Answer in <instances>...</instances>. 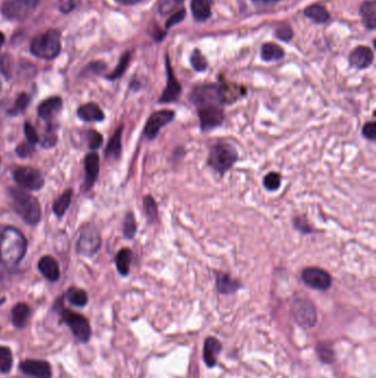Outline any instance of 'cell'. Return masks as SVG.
Wrapping results in <instances>:
<instances>
[{
	"label": "cell",
	"mask_w": 376,
	"mask_h": 378,
	"mask_svg": "<svg viewBox=\"0 0 376 378\" xmlns=\"http://www.w3.org/2000/svg\"><path fill=\"white\" fill-rule=\"evenodd\" d=\"M246 94V86L221 81L219 83H204L194 86L189 96V100L196 107L209 104L223 107L235 103Z\"/></svg>",
	"instance_id": "1"
},
{
	"label": "cell",
	"mask_w": 376,
	"mask_h": 378,
	"mask_svg": "<svg viewBox=\"0 0 376 378\" xmlns=\"http://www.w3.org/2000/svg\"><path fill=\"white\" fill-rule=\"evenodd\" d=\"M27 246L24 233L13 227H5L0 233V261L6 267H16L26 256Z\"/></svg>",
	"instance_id": "2"
},
{
	"label": "cell",
	"mask_w": 376,
	"mask_h": 378,
	"mask_svg": "<svg viewBox=\"0 0 376 378\" xmlns=\"http://www.w3.org/2000/svg\"><path fill=\"white\" fill-rule=\"evenodd\" d=\"M9 196L13 202V209L27 223L38 225L41 219V206L34 196L26 189L11 188Z\"/></svg>",
	"instance_id": "3"
},
{
	"label": "cell",
	"mask_w": 376,
	"mask_h": 378,
	"mask_svg": "<svg viewBox=\"0 0 376 378\" xmlns=\"http://www.w3.org/2000/svg\"><path fill=\"white\" fill-rule=\"evenodd\" d=\"M61 34L57 29H49L34 37L30 44V51L34 57L43 60L57 58L61 52Z\"/></svg>",
	"instance_id": "4"
},
{
	"label": "cell",
	"mask_w": 376,
	"mask_h": 378,
	"mask_svg": "<svg viewBox=\"0 0 376 378\" xmlns=\"http://www.w3.org/2000/svg\"><path fill=\"white\" fill-rule=\"evenodd\" d=\"M239 159L236 148L229 143L219 142L214 144L208 157V165L221 176L232 169Z\"/></svg>",
	"instance_id": "5"
},
{
	"label": "cell",
	"mask_w": 376,
	"mask_h": 378,
	"mask_svg": "<svg viewBox=\"0 0 376 378\" xmlns=\"http://www.w3.org/2000/svg\"><path fill=\"white\" fill-rule=\"evenodd\" d=\"M40 3L41 0H5L1 13L9 20H25L32 16Z\"/></svg>",
	"instance_id": "6"
},
{
	"label": "cell",
	"mask_w": 376,
	"mask_h": 378,
	"mask_svg": "<svg viewBox=\"0 0 376 378\" xmlns=\"http://www.w3.org/2000/svg\"><path fill=\"white\" fill-rule=\"evenodd\" d=\"M60 313L63 323L70 327L74 337L81 342H88L90 337V327L86 316L65 308H61Z\"/></svg>",
	"instance_id": "7"
},
{
	"label": "cell",
	"mask_w": 376,
	"mask_h": 378,
	"mask_svg": "<svg viewBox=\"0 0 376 378\" xmlns=\"http://www.w3.org/2000/svg\"><path fill=\"white\" fill-rule=\"evenodd\" d=\"M291 315L295 322L302 327H314L317 323V310L311 301L297 299L291 306Z\"/></svg>",
	"instance_id": "8"
},
{
	"label": "cell",
	"mask_w": 376,
	"mask_h": 378,
	"mask_svg": "<svg viewBox=\"0 0 376 378\" xmlns=\"http://www.w3.org/2000/svg\"><path fill=\"white\" fill-rule=\"evenodd\" d=\"M101 248V235L93 225H86L81 229L76 250L84 256H92Z\"/></svg>",
	"instance_id": "9"
},
{
	"label": "cell",
	"mask_w": 376,
	"mask_h": 378,
	"mask_svg": "<svg viewBox=\"0 0 376 378\" xmlns=\"http://www.w3.org/2000/svg\"><path fill=\"white\" fill-rule=\"evenodd\" d=\"M198 117L202 132H209L221 126L225 121V113L223 107L214 104L198 107Z\"/></svg>",
	"instance_id": "10"
},
{
	"label": "cell",
	"mask_w": 376,
	"mask_h": 378,
	"mask_svg": "<svg viewBox=\"0 0 376 378\" xmlns=\"http://www.w3.org/2000/svg\"><path fill=\"white\" fill-rule=\"evenodd\" d=\"M13 179L20 188L27 190H40L44 186L43 175L38 169L29 166H20L13 171Z\"/></svg>",
	"instance_id": "11"
},
{
	"label": "cell",
	"mask_w": 376,
	"mask_h": 378,
	"mask_svg": "<svg viewBox=\"0 0 376 378\" xmlns=\"http://www.w3.org/2000/svg\"><path fill=\"white\" fill-rule=\"evenodd\" d=\"M175 112L173 110H160L150 115L144 127V136L147 140H155L160 131L175 119Z\"/></svg>",
	"instance_id": "12"
},
{
	"label": "cell",
	"mask_w": 376,
	"mask_h": 378,
	"mask_svg": "<svg viewBox=\"0 0 376 378\" xmlns=\"http://www.w3.org/2000/svg\"><path fill=\"white\" fill-rule=\"evenodd\" d=\"M302 279L304 285L314 290L327 291L333 285V278L329 272L318 267H308L302 270Z\"/></svg>",
	"instance_id": "13"
},
{
	"label": "cell",
	"mask_w": 376,
	"mask_h": 378,
	"mask_svg": "<svg viewBox=\"0 0 376 378\" xmlns=\"http://www.w3.org/2000/svg\"><path fill=\"white\" fill-rule=\"evenodd\" d=\"M166 71H167V86L159 98V103H175L180 99L182 86L175 77V71L171 67L170 60L168 56H166Z\"/></svg>",
	"instance_id": "14"
},
{
	"label": "cell",
	"mask_w": 376,
	"mask_h": 378,
	"mask_svg": "<svg viewBox=\"0 0 376 378\" xmlns=\"http://www.w3.org/2000/svg\"><path fill=\"white\" fill-rule=\"evenodd\" d=\"M20 370L22 373L34 378H51V366L47 360H25L21 362Z\"/></svg>",
	"instance_id": "15"
},
{
	"label": "cell",
	"mask_w": 376,
	"mask_h": 378,
	"mask_svg": "<svg viewBox=\"0 0 376 378\" xmlns=\"http://www.w3.org/2000/svg\"><path fill=\"white\" fill-rule=\"evenodd\" d=\"M374 61V52L371 48L365 46H358L356 49H353L349 56V63L351 67L364 70L371 67Z\"/></svg>",
	"instance_id": "16"
},
{
	"label": "cell",
	"mask_w": 376,
	"mask_h": 378,
	"mask_svg": "<svg viewBox=\"0 0 376 378\" xmlns=\"http://www.w3.org/2000/svg\"><path fill=\"white\" fill-rule=\"evenodd\" d=\"M38 269H39L40 273L51 282H57L58 280L60 279V275H61L59 263L51 256H42L38 262Z\"/></svg>",
	"instance_id": "17"
},
{
	"label": "cell",
	"mask_w": 376,
	"mask_h": 378,
	"mask_svg": "<svg viewBox=\"0 0 376 378\" xmlns=\"http://www.w3.org/2000/svg\"><path fill=\"white\" fill-rule=\"evenodd\" d=\"M63 107V100L60 96H51L49 99L44 100L38 107V115L41 119H53V117L59 113Z\"/></svg>",
	"instance_id": "18"
},
{
	"label": "cell",
	"mask_w": 376,
	"mask_h": 378,
	"mask_svg": "<svg viewBox=\"0 0 376 378\" xmlns=\"http://www.w3.org/2000/svg\"><path fill=\"white\" fill-rule=\"evenodd\" d=\"M84 167H86V189L88 190L95 184L98 173H100V157L95 152H92L86 155V159H84Z\"/></svg>",
	"instance_id": "19"
},
{
	"label": "cell",
	"mask_w": 376,
	"mask_h": 378,
	"mask_svg": "<svg viewBox=\"0 0 376 378\" xmlns=\"http://www.w3.org/2000/svg\"><path fill=\"white\" fill-rule=\"evenodd\" d=\"M215 287H217V292L221 294H232L240 290L242 288L240 281L236 279H233L229 273L225 272H217V278H215Z\"/></svg>",
	"instance_id": "20"
},
{
	"label": "cell",
	"mask_w": 376,
	"mask_h": 378,
	"mask_svg": "<svg viewBox=\"0 0 376 378\" xmlns=\"http://www.w3.org/2000/svg\"><path fill=\"white\" fill-rule=\"evenodd\" d=\"M78 117L84 122H102L105 119L104 112L94 102H90L79 107Z\"/></svg>",
	"instance_id": "21"
},
{
	"label": "cell",
	"mask_w": 376,
	"mask_h": 378,
	"mask_svg": "<svg viewBox=\"0 0 376 378\" xmlns=\"http://www.w3.org/2000/svg\"><path fill=\"white\" fill-rule=\"evenodd\" d=\"M222 344L219 339L210 337L206 339L203 347V358L208 367H214L217 364V358L221 352Z\"/></svg>",
	"instance_id": "22"
},
{
	"label": "cell",
	"mask_w": 376,
	"mask_h": 378,
	"mask_svg": "<svg viewBox=\"0 0 376 378\" xmlns=\"http://www.w3.org/2000/svg\"><path fill=\"white\" fill-rule=\"evenodd\" d=\"M213 5L214 0H192L191 1V11H192L194 20L203 22V21L210 19Z\"/></svg>",
	"instance_id": "23"
},
{
	"label": "cell",
	"mask_w": 376,
	"mask_h": 378,
	"mask_svg": "<svg viewBox=\"0 0 376 378\" xmlns=\"http://www.w3.org/2000/svg\"><path fill=\"white\" fill-rule=\"evenodd\" d=\"M360 15L368 30L376 28V0H366L360 7Z\"/></svg>",
	"instance_id": "24"
},
{
	"label": "cell",
	"mask_w": 376,
	"mask_h": 378,
	"mask_svg": "<svg viewBox=\"0 0 376 378\" xmlns=\"http://www.w3.org/2000/svg\"><path fill=\"white\" fill-rule=\"evenodd\" d=\"M304 15L306 18L319 25L327 24L328 21L331 19L329 11L323 6L318 5V4L308 6L304 11Z\"/></svg>",
	"instance_id": "25"
},
{
	"label": "cell",
	"mask_w": 376,
	"mask_h": 378,
	"mask_svg": "<svg viewBox=\"0 0 376 378\" xmlns=\"http://www.w3.org/2000/svg\"><path fill=\"white\" fill-rule=\"evenodd\" d=\"M30 315H32V308H30V306L26 304H18L13 308V311H11V321H13L15 327L21 329V327H26Z\"/></svg>",
	"instance_id": "26"
},
{
	"label": "cell",
	"mask_w": 376,
	"mask_h": 378,
	"mask_svg": "<svg viewBox=\"0 0 376 378\" xmlns=\"http://www.w3.org/2000/svg\"><path fill=\"white\" fill-rule=\"evenodd\" d=\"M260 57L266 63L279 61L285 57V51L278 44H274V42H266L260 48Z\"/></svg>",
	"instance_id": "27"
},
{
	"label": "cell",
	"mask_w": 376,
	"mask_h": 378,
	"mask_svg": "<svg viewBox=\"0 0 376 378\" xmlns=\"http://www.w3.org/2000/svg\"><path fill=\"white\" fill-rule=\"evenodd\" d=\"M133 260V252L129 248H123L119 250V254L115 258V263H116L117 271L119 275L123 277H127L130 271V263Z\"/></svg>",
	"instance_id": "28"
},
{
	"label": "cell",
	"mask_w": 376,
	"mask_h": 378,
	"mask_svg": "<svg viewBox=\"0 0 376 378\" xmlns=\"http://www.w3.org/2000/svg\"><path fill=\"white\" fill-rule=\"evenodd\" d=\"M124 127L123 125L117 129L116 132L114 133L111 140H109V145L106 148V157L114 158L117 159L121 154V134H123Z\"/></svg>",
	"instance_id": "29"
},
{
	"label": "cell",
	"mask_w": 376,
	"mask_h": 378,
	"mask_svg": "<svg viewBox=\"0 0 376 378\" xmlns=\"http://www.w3.org/2000/svg\"><path fill=\"white\" fill-rule=\"evenodd\" d=\"M65 298L72 306H78V308L86 306L88 302V293L82 289L75 288V287L67 289Z\"/></svg>",
	"instance_id": "30"
},
{
	"label": "cell",
	"mask_w": 376,
	"mask_h": 378,
	"mask_svg": "<svg viewBox=\"0 0 376 378\" xmlns=\"http://www.w3.org/2000/svg\"><path fill=\"white\" fill-rule=\"evenodd\" d=\"M72 189H67L63 193L57 200H55V204H53V213L58 216V217L61 218L65 213L67 210L70 207L71 202H72Z\"/></svg>",
	"instance_id": "31"
},
{
	"label": "cell",
	"mask_w": 376,
	"mask_h": 378,
	"mask_svg": "<svg viewBox=\"0 0 376 378\" xmlns=\"http://www.w3.org/2000/svg\"><path fill=\"white\" fill-rule=\"evenodd\" d=\"M13 365V353L11 348L0 345V373L7 374Z\"/></svg>",
	"instance_id": "32"
},
{
	"label": "cell",
	"mask_w": 376,
	"mask_h": 378,
	"mask_svg": "<svg viewBox=\"0 0 376 378\" xmlns=\"http://www.w3.org/2000/svg\"><path fill=\"white\" fill-rule=\"evenodd\" d=\"M184 0H160L158 11L161 16H168L175 11H179Z\"/></svg>",
	"instance_id": "33"
},
{
	"label": "cell",
	"mask_w": 376,
	"mask_h": 378,
	"mask_svg": "<svg viewBox=\"0 0 376 378\" xmlns=\"http://www.w3.org/2000/svg\"><path fill=\"white\" fill-rule=\"evenodd\" d=\"M32 101V98L28 96L27 93H20L17 96L16 101L13 103V107L9 110V115L11 117H17V115H21L26 111L27 107H28L29 104Z\"/></svg>",
	"instance_id": "34"
},
{
	"label": "cell",
	"mask_w": 376,
	"mask_h": 378,
	"mask_svg": "<svg viewBox=\"0 0 376 378\" xmlns=\"http://www.w3.org/2000/svg\"><path fill=\"white\" fill-rule=\"evenodd\" d=\"M190 63L196 72H204L208 69V61L201 50L194 49L190 57Z\"/></svg>",
	"instance_id": "35"
},
{
	"label": "cell",
	"mask_w": 376,
	"mask_h": 378,
	"mask_svg": "<svg viewBox=\"0 0 376 378\" xmlns=\"http://www.w3.org/2000/svg\"><path fill=\"white\" fill-rule=\"evenodd\" d=\"M142 204H144L145 213L147 215L148 219L149 221H156L158 219V206L156 200L152 198V196L147 195L145 196L144 200H142Z\"/></svg>",
	"instance_id": "36"
},
{
	"label": "cell",
	"mask_w": 376,
	"mask_h": 378,
	"mask_svg": "<svg viewBox=\"0 0 376 378\" xmlns=\"http://www.w3.org/2000/svg\"><path fill=\"white\" fill-rule=\"evenodd\" d=\"M318 356L325 364H331L335 362V351L333 346L327 343H320L317 347Z\"/></svg>",
	"instance_id": "37"
},
{
	"label": "cell",
	"mask_w": 376,
	"mask_h": 378,
	"mask_svg": "<svg viewBox=\"0 0 376 378\" xmlns=\"http://www.w3.org/2000/svg\"><path fill=\"white\" fill-rule=\"evenodd\" d=\"M264 187H265L269 192H276L278 190L279 187L281 186V174L276 173V171H271L268 173L263 181Z\"/></svg>",
	"instance_id": "38"
},
{
	"label": "cell",
	"mask_w": 376,
	"mask_h": 378,
	"mask_svg": "<svg viewBox=\"0 0 376 378\" xmlns=\"http://www.w3.org/2000/svg\"><path fill=\"white\" fill-rule=\"evenodd\" d=\"M130 52H126L123 57L119 60V65H117L116 69L111 73V74L107 75V78L109 80H116V79L121 78V75L124 74L125 71H126L127 67H128L129 61H130Z\"/></svg>",
	"instance_id": "39"
},
{
	"label": "cell",
	"mask_w": 376,
	"mask_h": 378,
	"mask_svg": "<svg viewBox=\"0 0 376 378\" xmlns=\"http://www.w3.org/2000/svg\"><path fill=\"white\" fill-rule=\"evenodd\" d=\"M124 237L127 239H133L137 233V223L135 216L132 213H128L125 217L124 221Z\"/></svg>",
	"instance_id": "40"
},
{
	"label": "cell",
	"mask_w": 376,
	"mask_h": 378,
	"mask_svg": "<svg viewBox=\"0 0 376 378\" xmlns=\"http://www.w3.org/2000/svg\"><path fill=\"white\" fill-rule=\"evenodd\" d=\"M293 223H294L295 229L299 233H304V235H310V233H314V228L304 216H296Z\"/></svg>",
	"instance_id": "41"
},
{
	"label": "cell",
	"mask_w": 376,
	"mask_h": 378,
	"mask_svg": "<svg viewBox=\"0 0 376 378\" xmlns=\"http://www.w3.org/2000/svg\"><path fill=\"white\" fill-rule=\"evenodd\" d=\"M187 11L184 8H180L179 11H175V13H171V17L168 18L167 22H166L165 30H169L171 27L177 26V25L180 24L186 18Z\"/></svg>",
	"instance_id": "42"
},
{
	"label": "cell",
	"mask_w": 376,
	"mask_h": 378,
	"mask_svg": "<svg viewBox=\"0 0 376 378\" xmlns=\"http://www.w3.org/2000/svg\"><path fill=\"white\" fill-rule=\"evenodd\" d=\"M42 148H53L57 143V133L52 125H48L47 132L43 135V138L40 141Z\"/></svg>",
	"instance_id": "43"
},
{
	"label": "cell",
	"mask_w": 376,
	"mask_h": 378,
	"mask_svg": "<svg viewBox=\"0 0 376 378\" xmlns=\"http://www.w3.org/2000/svg\"><path fill=\"white\" fill-rule=\"evenodd\" d=\"M83 3H84V0H60V11L63 13H72V11H76L80 6H82Z\"/></svg>",
	"instance_id": "44"
},
{
	"label": "cell",
	"mask_w": 376,
	"mask_h": 378,
	"mask_svg": "<svg viewBox=\"0 0 376 378\" xmlns=\"http://www.w3.org/2000/svg\"><path fill=\"white\" fill-rule=\"evenodd\" d=\"M275 34L281 41L289 42L294 37V32L289 25H283L276 28Z\"/></svg>",
	"instance_id": "45"
},
{
	"label": "cell",
	"mask_w": 376,
	"mask_h": 378,
	"mask_svg": "<svg viewBox=\"0 0 376 378\" xmlns=\"http://www.w3.org/2000/svg\"><path fill=\"white\" fill-rule=\"evenodd\" d=\"M88 146H90V150H96L101 148L102 144H103V136H102L101 133L90 131L88 133Z\"/></svg>",
	"instance_id": "46"
},
{
	"label": "cell",
	"mask_w": 376,
	"mask_h": 378,
	"mask_svg": "<svg viewBox=\"0 0 376 378\" xmlns=\"http://www.w3.org/2000/svg\"><path fill=\"white\" fill-rule=\"evenodd\" d=\"M16 153L21 158L30 157L34 153V145L26 141V142L21 143L20 145L17 146Z\"/></svg>",
	"instance_id": "47"
},
{
	"label": "cell",
	"mask_w": 376,
	"mask_h": 378,
	"mask_svg": "<svg viewBox=\"0 0 376 378\" xmlns=\"http://www.w3.org/2000/svg\"><path fill=\"white\" fill-rule=\"evenodd\" d=\"M25 134H26L27 142L30 143L32 145H36L39 142V136L36 133V129L32 126V123H25Z\"/></svg>",
	"instance_id": "48"
},
{
	"label": "cell",
	"mask_w": 376,
	"mask_h": 378,
	"mask_svg": "<svg viewBox=\"0 0 376 378\" xmlns=\"http://www.w3.org/2000/svg\"><path fill=\"white\" fill-rule=\"evenodd\" d=\"M362 134L364 138L368 141H374L376 138V124L374 121L372 122H368L364 124L363 129H362Z\"/></svg>",
	"instance_id": "49"
},
{
	"label": "cell",
	"mask_w": 376,
	"mask_h": 378,
	"mask_svg": "<svg viewBox=\"0 0 376 378\" xmlns=\"http://www.w3.org/2000/svg\"><path fill=\"white\" fill-rule=\"evenodd\" d=\"M166 32H166L165 29L160 28L158 25L152 27V36L154 37L156 41H163V38L166 37Z\"/></svg>",
	"instance_id": "50"
},
{
	"label": "cell",
	"mask_w": 376,
	"mask_h": 378,
	"mask_svg": "<svg viewBox=\"0 0 376 378\" xmlns=\"http://www.w3.org/2000/svg\"><path fill=\"white\" fill-rule=\"evenodd\" d=\"M117 3L121 4L125 6H134L137 4L142 3L144 0H116Z\"/></svg>",
	"instance_id": "51"
},
{
	"label": "cell",
	"mask_w": 376,
	"mask_h": 378,
	"mask_svg": "<svg viewBox=\"0 0 376 378\" xmlns=\"http://www.w3.org/2000/svg\"><path fill=\"white\" fill-rule=\"evenodd\" d=\"M255 3L263 4V5H274V4L279 3L281 0H254Z\"/></svg>",
	"instance_id": "52"
},
{
	"label": "cell",
	"mask_w": 376,
	"mask_h": 378,
	"mask_svg": "<svg viewBox=\"0 0 376 378\" xmlns=\"http://www.w3.org/2000/svg\"><path fill=\"white\" fill-rule=\"evenodd\" d=\"M6 37L3 32H0V48L3 47L4 44H5Z\"/></svg>",
	"instance_id": "53"
},
{
	"label": "cell",
	"mask_w": 376,
	"mask_h": 378,
	"mask_svg": "<svg viewBox=\"0 0 376 378\" xmlns=\"http://www.w3.org/2000/svg\"><path fill=\"white\" fill-rule=\"evenodd\" d=\"M0 90H1V82H0Z\"/></svg>",
	"instance_id": "54"
}]
</instances>
